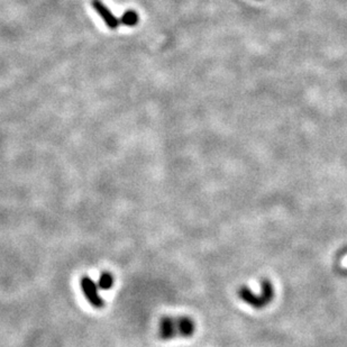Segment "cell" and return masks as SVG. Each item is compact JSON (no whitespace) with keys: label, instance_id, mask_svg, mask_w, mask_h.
Returning <instances> with one entry per match:
<instances>
[{"label":"cell","instance_id":"obj_1","mask_svg":"<svg viewBox=\"0 0 347 347\" xmlns=\"http://www.w3.org/2000/svg\"><path fill=\"white\" fill-rule=\"evenodd\" d=\"M194 332L196 323L190 317H163L159 322V336L163 340L188 338L191 337Z\"/></svg>","mask_w":347,"mask_h":347},{"label":"cell","instance_id":"obj_2","mask_svg":"<svg viewBox=\"0 0 347 347\" xmlns=\"http://www.w3.org/2000/svg\"><path fill=\"white\" fill-rule=\"evenodd\" d=\"M273 287L269 280L262 281V289L259 293H254L250 288L243 287L240 289L238 296L243 301L250 305L253 308H263L269 305L272 299H273Z\"/></svg>","mask_w":347,"mask_h":347},{"label":"cell","instance_id":"obj_3","mask_svg":"<svg viewBox=\"0 0 347 347\" xmlns=\"http://www.w3.org/2000/svg\"><path fill=\"white\" fill-rule=\"evenodd\" d=\"M80 287L84 294L86 301H88L92 307L100 309L105 306V301H103V299L99 294V287H98L97 283L92 280L91 277L86 275L81 277Z\"/></svg>","mask_w":347,"mask_h":347},{"label":"cell","instance_id":"obj_4","mask_svg":"<svg viewBox=\"0 0 347 347\" xmlns=\"http://www.w3.org/2000/svg\"><path fill=\"white\" fill-rule=\"evenodd\" d=\"M92 6H94V8L96 9L97 13L100 15V17L103 19V21L106 23V25L109 28L115 30V28H117L119 26L120 20L116 18L112 11L109 10L106 6L100 2V0H92Z\"/></svg>","mask_w":347,"mask_h":347},{"label":"cell","instance_id":"obj_5","mask_svg":"<svg viewBox=\"0 0 347 347\" xmlns=\"http://www.w3.org/2000/svg\"><path fill=\"white\" fill-rule=\"evenodd\" d=\"M98 287L102 290H109L114 286V276L109 272H103L98 279Z\"/></svg>","mask_w":347,"mask_h":347},{"label":"cell","instance_id":"obj_6","mask_svg":"<svg viewBox=\"0 0 347 347\" xmlns=\"http://www.w3.org/2000/svg\"><path fill=\"white\" fill-rule=\"evenodd\" d=\"M137 21H138V15L133 10L127 11L126 14L123 15V18H121V23H123V24L126 26H134L137 24Z\"/></svg>","mask_w":347,"mask_h":347}]
</instances>
